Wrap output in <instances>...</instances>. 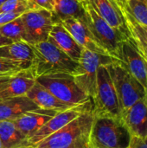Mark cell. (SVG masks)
Returning <instances> with one entry per match:
<instances>
[{
	"instance_id": "obj_1",
	"label": "cell",
	"mask_w": 147,
	"mask_h": 148,
	"mask_svg": "<svg viewBox=\"0 0 147 148\" xmlns=\"http://www.w3.org/2000/svg\"><path fill=\"white\" fill-rule=\"evenodd\" d=\"M94 120L92 109L86 111L34 148H90Z\"/></svg>"
},
{
	"instance_id": "obj_2",
	"label": "cell",
	"mask_w": 147,
	"mask_h": 148,
	"mask_svg": "<svg viewBox=\"0 0 147 148\" xmlns=\"http://www.w3.org/2000/svg\"><path fill=\"white\" fill-rule=\"evenodd\" d=\"M34 53L31 71L35 77L51 74L74 75L79 62L72 60L65 53L49 41L31 45Z\"/></svg>"
},
{
	"instance_id": "obj_3",
	"label": "cell",
	"mask_w": 147,
	"mask_h": 148,
	"mask_svg": "<svg viewBox=\"0 0 147 148\" xmlns=\"http://www.w3.org/2000/svg\"><path fill=\"white\" fill-rule=\"evenodd\" d=\"M82 4L85 21L96 41L109 56L119 61L121 44L131 36L129 30L112 27L94 10L87 0H82Z\"/></svg>"
},
{
	"instance_id": "obj_4",
	"label": "cell",
	"mask_w": 147,
	"mask_h": 148,
	"mask_svg": "<svg viewBox=\"0 0 147 148\" xmlns=\"http://www.w3.org/2000/svg\"><path fill=\"white\" fill-rule=\"evenodd\" d=\"M132 134L121 118L94 117L90 148H127Z\"/></svg>"
},
{
	"instance_id": "obj_5",
	"label": "cell",
	"mask_w": 147,
	"mask_h": 148,
	"mask_svg": "<svg viewBox=\"0 0 147 148\" xmlns=\"http://www.w3.org/2000/svg\"><path fill=\"white\" fill-rule=\"evenodd\" d=\"M36 82L69 108L82 105L91 99L77 85L73 75L51 74L36 78Z\"/></svg>"
},
{
	"instance_id": "obj_6",
	"label": "cell",
	"mask_w": 147,
	"mask_h": 148,
	"mask_svg": "<svg viewBox=\"0 0 147 148\" xmlns=\"http://www.w3.org/2000/svg\"><path fill=\"white\" fill-rule=\"evenodd\" d=\"M91 101L94 117L120 118V102L107 66L98 68L95 94Z\"/></svg>"
},
{
	"instance_id": "obj_7",
	"label": "cell",
	"mask_w": 147,
	"mask_h": 148,
	"mask_svg": "<svg viewBox=\"0 0 147 148\" xmlns=\"http://www.w3.org/2000/svg\"><path fill=\"white\" fill-rule=\"evenodd\" d=\"M107 69L117 93L121 113L147 94L146 89L121 66L120 62L107 65Z\"/></svg>"
},
{
	"instance_id": "obj_8",
	"label": "cell",
	"mask_w": 147,
	"mask_h": 148,
	"mask_svg": "<svg viewBox=\"0 0 147 148\" xmlns=\"http://www.w3.org/2000/svg\"><path fill=\"white\" fill-rule=\"evenodd\" d=\"M120 62L109 56L101 55L83 49L77 70L73 75L77 85L92 100L96 89L97 70L100 66H107Z\"/></svg>"
},
{
	"instance_id": "obj_9",
	"label": "cell",
	"mask_w": 147,
	"mask_h": 148,
	"mask_svg": "<svg viewBox=\"0 0 147 148\" xmlns=\"http://www.w3.org/2000/svg\"><path fill=\"white\" fill-rule=\"evenodd\" d=\"M24 30L25 42L33 45L48 41L49 35L55 24L53 13L43 9H34L21 16Z\"/></svg>"
},
{
	"instance_id": "obj_10",
	"label": "cell",
	"mask_w": 147,
	"mask_h": 148,
	"mask_svg": "<svg viewBox=\"0 0 147 148\" xmlns=\"http://www.w3.org/2000/svg\"><path fill=\"white\" fill-rule=\"evenodd\" d=\"M92 109L91 100L82 105L68 108L65 111L56 113L47 123H45L39 130H37L31 137L27 140L28 146L30 147H35L41 141L55 134L67 124L71 122L73 120L80 116L86 111Z\"/></svg>"
},
{
	"instance_id": "obj_11",
	"label": "cell",
	"mask_w": 147,
	"mask_h": 148,
	"mask_svg": "<svg viewBox=\"0 0 147 148\" xmlns=\"http://www.w3.org/2000/svg\"><path fill=\"white\" fill-rule=\"evenodd\" d=\"M119 61L121 66L147 90L146 62L136 47L132 36L122 42Z\"/></svg>"
},
{
	"instance_id": "obj_12",
	"label": "cell",
	"mask_w": 147,
	"mask_h": 148,
	"mask_svg": "<svg viewBox=\"0 0 147 148\" xmlns=\"http://www.w3.org/2000/svg\"><path fill=\"white\" fill-rule=\"evenodd\" d=\"M60 23L69 32V34L82 49L94 53L108 56L96 41L93 33L89 29L85 21V17L81 19L69 18L61 22Z\"/></svg>"
},
{
	"instance_id": "obj_13",
	"label": "cell",
	"mask_w": 147,
	"mask_h": 148,
	"mask_svg": "<svg viewBox=\"0 0 147 148\" xmlns=\"http://www.w3.org/2000/svg\"><path fill=\"white\" fill-rule=\"evenodd\" d=\"M120 118L132 136L147 137V94L128 109L122 112Z\"/></svg>"
},
{
	"instance_id": "obj_14",
	"label": "cell",
	"mask_w": 147,
	"mask_h": 148,
	"mask_svg": "<svg viewBox=\"0 0 147 148\" xmlns=\"http://www.w3.org/2000/svg\"><path fill=\"white\" fill-rule=\"evenodd\" d=\"M94 10L115 29H128L124 13L117 0H87Z\"/></svg>"
},
{
	"instance_id": "obj_15",
	"label": "cell",
	"mask_w": 147,
	"mask_h": 148,
	"mask_svg": "<svg viewBox=\"0 0 147 148\" xmlns=\"http://www.w3.org/2000/svg\"><path fill=\"white\" fill-rule=\"evenodd\" d=\"M48 41L65 53L72 60L79 62L83 49L60 23L54 24L49 35Z\"/></svg>"
},
{
	"instance_id": "obj_16",
	"label": "cell",
	"mask_w": 147,
	"mask_h": 148,
	"mask_svg": "<svg viewBox=\"0 0 147 148\" xmlns=\"http://www.w3.org/2000/svg\"><path fill=\"white\" fill-rule=\"evenodd\" d=\"M37 109H39V108L26 95L1 99L0 121H14L26 113Z\"/></svg>"
},
{
	"instance_id": "obj_17",
	"label": "cell",
	"mask_w": 147,
	"mask_h": 148,
	"mask_svg": "<svg viewBox=\"0 0 147 148\" xmlns=\"http://www.w3.org/2000/svg\"><path fill=\"white\" fill-rule=\"evenodd\" d=\"M55 114L56 112L55 111L39 108L37 110L26 113L13 122L18 130L29 139L45 123H47Z\"/></svg>"
},
{
	"instance_id": "obj_18",
	"label": "cell",
	"mask_w": 147,
	"mask_h": 148,
	"mask_svg": "<svg viewBox=\"0 0 147 148\" xmlns=\"http://www.w3.org/2000/svg\"><path fill=\"white\" fill-rule=\"evenodd\" d=\"M36 83V77L31 69L22 70L12 75L10 79L8 86L2 92L1 97L10 98L17 96H24Z\"/></svg>"
},
{
	"instance_id": "obj_19",
	"label": "cell",
	"mask_w": 147,
	"mask_h": 148,
	"mask_svg": "<svg viewBox=\"0 0 147 148\" xmlns=\"http://www.w3.org/2000/svg\"><path fill=\"white\" fill-rule=\"evenodd\" d=\"M26 96L29 97L39 108L43 110H50L59 113L71 108L57 100L49 91L36 82L27 93Z\"/></svg>"
},
{
	"instance_id": "obj_20",
	"label": "cell",
	"mask_w": 147,
	"mask_h": 148,
	"mask_svg": "<svg viewBox=\"0 0 147 148\" xmlns=\"http://www.w3.org/2000/svg\"><path fill=\"white\" fill-rule=\"evenodd\" d=\"M0 57L32 66L34 53L31 45L25 42H16L0 47Z\"/></svg>"
},
{
	"instance_id": "obj_21",
	"label": "cell",
	"mask_w": 147,
	"mask_h": 148,
	"mask_svg": "<svg viewBox=\"0 0 147 148\" xmlns=\"http://www.w3.org/2000/svg\"><path fill=\"white\" fill-rule=\"evenodd\" d=\"M52 13L56 23L69 18L85 17V10L81 0H56Z\"/></svg>"
},
{
	"instance_id": "obj_22",
	"label": "cell",
	"mask_w": 147,
	"mask_h": 148,
	"mask_svg": "<svg viewBox=\"0 0 147 148\" xmlns=\"http://www.w3.org/2000/svg\"><path fill=\"white\" fill-rule=\"evenodd\" d=\"M28 138L21 133L13 121H0V141L3 148H18L29 147Z\"/></svg>"
},
{
	"instance_id": "obj_23",
	"label": "cell",
	"mask_w": 147,
	"mask_h": 148,
	"mask_svg": "<svg viewBox=\"0 0 147 148\" xmlns=\"http://www.w3.org/2000/svg\"><path fill=\"white\" fill-rule=\"evenodd\" d=\"M120 5L124 13L129 33L139 51L140 52L146 62H147V27L138 23L120 3Z\"/></svg>"
},
{
	"instance_id": "obj_24",
	"label": "cell",
	"mask_w": 147,
	"mask_h": 148,
	"mask_svg": "<svg viewBox=\"0 0 147 148\" xmlns=\"http://www.w3.org/2000/svg\"><path fill=\"white\" fill-rule=\"evenodd\" d=\"M0 33L13 42H25V30L21 16L15 20L0 26Z\"/></svg>"
},
{
	"instance_id": "obj_25",
	"label": "cell",
	"mask_w": 147,
	"mask_h": 148,
	"mask_svg": "<svg viewBox=\"0 0 147 148\" xmlns=\"http://www.w3.org/2000/svg\"><path fill=\"white\" fill-rule=\"evenodd\" d=\"M121 4L138 23L147 27V0H127Z\"/></svg>"
},
{
	"instance_id": "obj_26",
	"label": "cell",
	"mask_w": 147,
	"mask_h": 148,
	"mask_svg": "<svg viewBox=\"0 0 147 148\" xmlns=\"http://www.w3.org/2000/svg\"><path fill=\"white\" fill-rule=\"evenodd\" d=\"M31 69L30 65L0 57V75H14L22 70Z\"/></svg>"
},
{
	"instance_id": "obj_27",
	"label": "cell",
	"mask_w": 147,
	"mask_h": 148,
	"mask_svg": "<svg viewBox=\"0 0 147 148\" xmlns=\"http://www.w3.org/2000/svg\"><path fill=\"white\" fill-rule=\"evenodd\" d=\"M30 10L33 9L29 0H6L2 5H0V13H24Z\"/></svg>"
},
{
	"instance_id": "obj_28",
	"label": "cell",
	"mask_w": 147,
	"mask_h": 148,
	"mask_svg": "<svg viewBox=\"0 0 147 148\" xmlns=\"http://www.w3.org/2000/svg\"><path fill=\"white\" fill-rule=\"evenodd\" d=\"M32 9H43L50 12L54 11L56 0H29Z\"/></svg>"
},
{
	"instance_id": "obj_29",
	"label": "cell",
	"mask_w": 147,
	"mask_h": 148,
	"mask_svg": "<svg viewBox=\"0 0 147 148\" xmlns=\"http://www.w3.org/2000/svg\"><path fill=\"white\" fill-rule=\"evenodd\" d=\"M127 148H147V137L141 138L132 136L130 144Z\"/></svg>"
},
{
	"instance_id": "obj_30",
	"label": "cell",
	"mask_w": 147,
	"mask_h": 148,
	"mask_svg": "<svg viewBox=\"0 0 147 148\" xmlns=\"http://www.w3.org/2000/svg\"><path fill=\"white\" fill-rule=\"evenodd\" d=\"M23 13H17V12H5L0 13V26L15 20L16 18L22 16Z\"/></svg>"
},
{
	"instance_id": "obj_31",
	"label": "cell",
	"mask_w": 147,
	"mask_h": 148,
	"mask_svg": "<svg viewBox=\"0 0 147 148\" xmlns=\"http://www.w3.org/2000/svg\"><path fill=\"white\" fill-rule=\"evenodd\" d=\"M11 76L12 75H0V100L2 99V97H1L2 92L8 86V83H9Z\"/></svg>"
},
{
	"instance_id": "obj_32",
	"label": "cell",
	"mask_w": 147,
	"mask_h": 148,
	"mask_svg": "<svg viewBox=\"0 0 147 148\" xmlns=\"http://www.w3.org/2000/svg\"><path fill=\"white\" fill-rule=\"evenodd\" d=\"M13 42L11 40H10L9 38L3 36L1 33H0V47H3V46H5V45H8V44H10L12 43Z\"/></svg>"
},
{
	"instance_id": "obj_33",
	"label": "cell",
	"mask_w": 147,
	"mask_h": 148,
	"mask_svg": "<svg viewBox=\"0 0 147 148\" xmlns=\"http://www.w3.org/2000/svg\"><path fill=\"white\" fill-rule=\"evenodd\" d=\"M126 1H127V0H119V2H120V3H126Z\"/></svg>"
},
{
	"instance_id": "obj_34",
	"label": "cell",
	"mask_w": 147,
	"mask_h": 148,
	"mask_svg": "<svg viewBox=\"0 0 147 148\" xmlns=\"http://www.w3.org/2000/svg\"><path fill=\"white\" fill-rule=\"evenodd\" d=\"M5 1H6V0H0V5H2Z\"/></svg>"
},
{
	"instance_id": "obj_35",
	"label": "cell",
	"mask_w": 147,
	"mask_h": 148,
	"mask_svg": "<svg viewBox=\"0 0 147 148\" xmlns=\"http://www.w3.org/2000/svg\"><path fill=\"white\" fill-rule=\"evenodd\" d=\"M18 148H33V147H18Z\"/></svg>"
},
{
	"instance_id": "obj_36",
	"label": "cell",
	"mask_w": 147,
	"mask_h": 148,
	"mask_svg": "<svg viewBox=\"0 0 147 148\" xmlns=\"http://www.w3.org/2000/svg\"><path fill=\"white\" fill-rule=\"evenodd\" d=\"M0 148H3V146H2V143H1V141H0Z\"/></svg>"
},
{
	"instance_id": "obj_37",
	"label": "cell",
	"mask_w": 147,
	"mask_h": 148,
	"mask_svg": "<svg viewBox=\"0 0 147 148\" xmlns=\"http://www.w3.org/2000/svg\"><path fill=\"white\" fill-rule=\"evenodd\" d=\"M146 67H147V62H146Z\"/></svg>"
},
{
	"instance_id": "obj_38",
	"label": "cell",
	"mask_w": 147,
	"mask_h": 148,
	"mask_svg": "<svg viewBox=\"0 0 147 148\" xmlns=\"http://www.w3.org/2000/svg\"><path fill=\"white\" fill-rule=\"evenodd\" d=\"M117 1H119V0H117Z\"/></svg>"
},
{
	"instance_id": "obj_39",
	"label": "cell",
	"mask_w": 147,
	"mask_h": 148,
	"mask_svg": "<svg viewBox=\"0 0 147 148\" xmlns=\"http://www.w3.org/2000/svg\"><path fill=\"white\" fill-rule=\"evenodd\" d=\"M81 1H82V0H81Z\"/></svg>"
}]
</instances>
